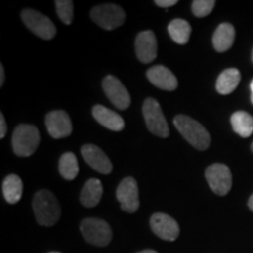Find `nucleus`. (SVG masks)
Listing matches in <instances>:
<instances>
[{"label": "nucleus", "mask_w": 253, "mask_h": 253, "mask_svg": "<svg viewBox=\"0 0 253 253\" xmlns=\"http://www.w3.org/2000/svg\"><path fill=\"white\" fill-rule=\"evenodd\" d=\"M33 211L38 224L42 226H53L61 216V208L54 194L48 190H40L33 197Z\"/></svg>", "instance_id": "1"}, {"label": "nucleus", "mask_w": 253, "mask_h": 253, "mask_svg": "<svg viewBox=\"0 0 253 253\" xmlns=\"http://www.w3.org/2000/svg\"><path fill=\"white\" fill-rule=\"evenodd\" d=\"M173 125L183 137L197 150H207L211 143V136L201 123L186 115H177Z\"/></svg>", "instance_id": "2"}, {"label": "nucleus", "mask_w": 253, "mask_h": 253, "mask_svg": "<svg viewBox=\"0 0 253 253\" xmlns=\"http://www.w3.org/2000/svg\"><path fill=\"white\" fill-rule=\"evenodd\" d=\"M40 143V132L32 125H19L12 135V145L15 155L27 157L33 155Z\"/></svg>", "instance_id": "3"}, {"label": "nucleus", "mask_w": 253, "mask_h": 253, "mask_svg": "<svg viewBox=\"0 0 253 253\" xmlns=\"http://www.w3.org/2000/svg\"><path fill=\"white\" fill-rule=\"evenodd\" d=\"M80 231L87 243L100 248L108 245L113 238V231L109 224L100 218L84 219L81 221Z\"/></svg>", "instance_id": "4"}, {"label": "nucleus", "mask_w": 253, "mask_h": 253, "mask_svg": "<svg viewBox=\"0 0 253 253\" xmlns=\"http://www.w3.org/2000/svg\"><path fill=\"white\" fill-rule=\"evenodd\" d=\"M90 18L103 30L112 31L125 24L126 13L122 7L114 4L95 6L90 11Z\"/></svg>", "instance_id": "5"}, {"label": "nucleus", "mask_w": 253, "mask_h": 253, "mask_svg": "<svg viewBox=\"0 0 253 253\" xmlns=\"http://www.w3.org/2000/svg\"><path fill=\"white\" fill-rule=\"evenodd\" d=\"M21 19L24 24L37 37L43 40H52L56 34V27L49 18L36 9L26 8L21 12Z\"/></svg>", "instance_id": "6"}, {"label": "nucleus", "mask_w": 253, "mask_h": 253, "mask_svg": "<svg viewBox=\"0 0 253 253\" xmlns=\"http://www.w3.org/2000/svg\"><path fill=\"white\" fill-rule=\"evenodd\" d=\"M142 110H143L145 125H147L149 131L158 137L167 138L170 131L160 103L155 99L149 97L144 101Z\"/></svg>", "instance_id": "7"}, {"label": "nucleus", "mask_w": 253, "mask_h": 253, "mask_svg": "<svg viewBox=\"0 0 253 253\" xmlns=\"http://www.w3.org/2000/svg\"><path fill=\"white\" fill-rule=\"evenodd\" d=\"M205 178L210 189L218 196L227 195L232 188V173L225 164H211L205 170Z\"/></svg>", "instance_id": "8"}, {"label": "nucleus", "mask_w": 253, "mask_h": 253, "mask_svg": "<svg viewBox=\"0 0 253 253\" xmlns=\"http://www.w3.org/2000/svg\"><path fill=\"white\" fill-rule=\"evenodd\" d=\"M116 198L121 204L123 211L129 213H134L140 208V199H138V186L137 182L132 177H126L120 183L116 189Z\"/></svg>", "instance_id": "9"}, {"label": "nucleus", "mask_w": 253, "mask_h": 253, "mask_svg": "<svg viewBox=\"0 0 253 253\" xmlns=\"http://www.w3.org/2000/svg\"><path fill=\"white\" fill-rule=\"evenodd\" d=\"M102 88L110 102L118 109L125 110L130 106L131 99L126 88L118 78L108 75L103 79Z\"/></svg>", "instance_id": "10"}, {"label": "nucleus", "mask_w": 253, "mask_h": 253, "mask_svg": "<svg viewBox=\"0 0 253 253\" xmlns=\"http://www.w3.org/2000/svg\"><path fill=\"white\" fill-rule=\"evenodd\" d=\"M150 226L155 235L167 242H173L179 236L178 223L167 213L153 214L150 218Z\"/></svg>", "instance_id": "11"}, {"label": "nucleus", "mask_w": 253, "mask_h": 253, "mask_svg": "<svg viewBox=\"0 0 253 253\" xmlns=\"http://www.w3.org/2000/svg\"><path fill=\"white\" fill-rule=\"evenodd\" d=\"M81 154L84 160L90 168L96 170L102 175H109L113 171V164L106 153L94 144H84L81 148Z\"/></svg>", "instance_id": "12"}, {"label": "nucleus", "mask_w": 253, "mask_h": 253, "mask_svg": "<svg viewBox=\"0 0 253 253\" xmlns=\"http://www.w3.org/2000/svg\"><path fill=\"white\" fill-rule=\"evenodd\" d=\"M45 123L53 138H63L72 134L73 126L69 115L63 110H54L46 115Z\"/></svg>", "instance_id": "13"}, {"label": "nucleus", "mask_w": 253, "mask_h": 253, "mask_svg": "<svg viewBox=\"0 0 253 253\" xmlns=\"http://www.w3.org/2000/svg\"><path fill=\"white\" fill-rule=\"evenodd\" d=\"M136 55L143 63H150L157 58V40L153 31L138 33L135 40Z\"/></svg>", "instance_id": "14"}, {"label": "nucleus", "mask_w": 253, "mask_h": 253, "mask_svg": "<svg viewBox=\"0 0 253 253\" xmlns=\"http://www.w3.org/2000/svg\"><path fill=\"white\" fill-rule=\"evenodd\" d=\"M147 78L154 86L163 90L172 91L178 86V81L173 73L162 65L154 66L148 69Z\"/></svg>", "instance_id": "15"}, {"label": "nucleus", "mask_w": 253, "mask_h": 253, "mask_svg": "<svg viewBox=\"0 0 253 253\" xmlns=\"http://www.w3.org/2000/svg\"><path fill=\"white\" fill-rule=\"evenodd\" d=\"M93 116L100 125L114 131H121L125 128V121L118 113L113 112L104 106L96 104L93 107Z\"/></svg>", "instance_id": "16"}, {"label": "nucleus", "mask_w": 253, "mask_h": 253, "mask_svg": "<svg viewBox=\"0 0 253 253\" xmlns=\"http://www.w3.org/2000/svg\"><path fill=\"white\" fill-rule=\"evenodd\" d=\"M236 38V30L231 24L224 23L220 24L214 31L212 37V45L214 49L219 53L226 52L232 47L235 42Z\"/></svg>", "instance_id": "17"}, {"label": "nucleus", "mask_w": 253, "mask_h": 253, "mask_svg": "<svg viewBox=\"0 0 253 253\" xmlns=\"http://www.w3.org/2000/svg\"><path fill=\"white\" fill-rule=\"evenodd\" d=\"M103 194V186L100 179L90 178L84 183L80 194V202L84 207L94 208L100 203Z\"/></svg>", "instance_id": "18"}, {"label": "nucleus", "mask_w": 253, "mask_h": 253, "mask_svg": "<svg viewBox=\"0 0 253 253\" xmlns=\"http://www.w3.org/2000/svg\"><path fill=\"white\" fill-rule=\"evenodd\" d=\"M240 72L237 68H227L220 73L217 79L216 89L221 95H229L235 91L240 82Z\"/></svg>", "instance_id": "19"}, {"label": "nucleus", "mask_w": 253, "mask_h": 253, "mask_svg": "<svg viewBox=\"0 0 253 253\" xmlns=\"http://www.w3.org/2000/svg\"><path fill=\"white\" fill-rule=\"evenodd\" d=\"M23 181L17 175H8L2 182V194L6 202L9 204H17L23 196Z\"/></svg>", "instance_id": "20"}, {"label": "nucleus", "mask_w": 253, "mask_h": 253, "mask_svg": "<svg viewBox=\"0 0 253 253\" xmlns=\"http://www.w3.org/2000/svg\"><path fill=\"white\" fill-rule=\"evenodd\" d=\"M168 32L176 43L185 45L188 43L190 36H191V26L188 21L183 20V19H173L168 26Z\"/></svg>", "instance_id": "21"}, {"label": "nucleus", "mask_w": 253, "mask_h": 253, "mask_svg": "<svg viewBox=\"0 0 253 253\" xmlns=\"http://www.w3.org/2000/svg\"><path fill=\"white\" fill-rule=\"evenodd\" d=\"M233 130L240 137H249L253 132V118L246 112H236L231 116Z\"/></svg>", "instance_id": "22"}, {"label": "nucleus", "mask_w": 253, "mask_h": 253, "mask_svg": "<svg viewBox=\"0 0 253 253\" xmlns=\"http://www.w3.org/2000/svg\"><path fill=\"white\" fill-rule=\"evenodd\" d=\"M59 171L63 178L73 181L79 173L78 158L73 153H65L59 160Z\"/></svg>", "instance_id": "23"}, {"label": "nucleus", "mask_w": 253, "mask_h": 253, "mask_svg": "<svg viewBox=\"0 0 253 253\" xmlns=\"http://www.w3.org/2000/svg\"><path fill=\"white\" fill-rule=\"evenodd\" d=\"M54 4L60 20L65 25H71L73 21V9H74L72 0H56Z\"/></svg>", "instance_id": "24"}, {"label": "nucleus", "mask_w": 253, "mask_h": 253, "mask_svg": "<svg viewBox=\"0 0 253 253\" xmlns=\"http://www.w3.org/2000/svg\"><path fill=\"white\" fill-rule=\"evenodd\" d=\"M214 5V0H194L191 4L192 13L197 18H204L212 12Z\"/></svg>", "instance_id": "25"}, {"label": "nucleus", "mask_w": 253, "mask_h": 253, "mask_svg": "<svg viewBox=\"0 0 253 253\" xmlns=\"http://www.w3.org/2000/svg\"><path fill=\"white\" fill-rule=\"evenodd\" d=\"M177 0H155V5H157L158 7H163V8H168L171 7V6L177 4Z\"/></svg>", "instance_id": "26"}, {"label": "nucleus", "mask_w": 253, "mask_h": 253, "mask_svg": "<svg viewBox=\"0 0 253 253\" xmlns=\"http://www.w3.org/2000/svg\"><path fill=\"white\" fill-rule=\"evenodd\" d=\"M6 132H7V126H6L4 114H0V138H4Z\"/></svg>", "instance_id": "27"}, {"label": "nucleus", "mask_w": 253, "mask_h": 253, "mask_svg": "<svg viewBox=\"0 0 253 253\" xmlns=\"http://www.w3.org/2000/svg\"><path fill=\"white\" fill-rule=\"evenodd\" d=\"M4 82H5V69L4 66L0 65V86H4Z\"/></svg>", "instance_id": "28"}, {"label": "nucleus", "mask_w": 253, "mask_h": 253, "mask_svg": "<svg viewBox=\"0 0 253 253\" xmlns=\"http://www.w3.org/2000/svg\"><path fill=\"white\" fill-rule=\"evenodd\" d=\"M248 205H249L250 210H251V211H253V195L251 196V197H250V198H249V203H248Z\"/></svg>", "instance_id": "29"}, {"label": "nucleus", "mask_w": 253, "mask_h": 253, "mask_svg": "<svg viewBox=\"0 0 253 253\" xmlns=\"http://www.w3.org/2000/svg\"><path fill=\"white\" fill-rule=\"evenodd\" d=\"M137 253H158L156 251H154V250H143V251H140Z\"/></svg>", "instance_id": "30"}, {"label": "nucleus", "mask_w": 253, "mask_h": 253, "mask_svg": "<svg viewBox=\"0 0 253 253\" xmlns=\"http://www.w3.org/2000/svg\"><path fill=\"white\" fill-rule=\"evenodd\" d=\"M250 89H251V102L253 103V80L251 81V84H250Z\"/></svg>", "instance_id": "31"}, {"label": "nucleus", "mask_w": 253, "mask_h": 253, "mask_svg": "<svg viewBox=\"0 0 253 253\" xmlns=\"http://www.w3.org/2000/svg\"><path fill=\"white\" fill-rule=\"evenodd\" d=\"M251 150H252V153H253V142H252V144H251Z\"/></svg>", "instance_id": "32"}, {"label": "nucleus", "mask_w": 253, "mask_h": 253, "mask_svg": "<svg viewBox=\"0 0 253 253\" xmlns=\"http://www.w3.org/2000/svg\"><path fill=\"white\" fill-rule=\"evenodd\" d=\"M252 61H253V49H252Z\"/></svg>", "instance_id": "33"}, {"label": "nucleus", "mask_w": 253, "mask_h": 253, "mask_svg": "<svg viewBox=\"0 0 253 253\" xmlns=\"http://www.w3.org/2000/svg\"><path fill=\"white\" fill-rule=\"evenodd\" d=\"M49 253H61V252H49Z\"/></svg>", "instance_id": "34"}]
</instances>
